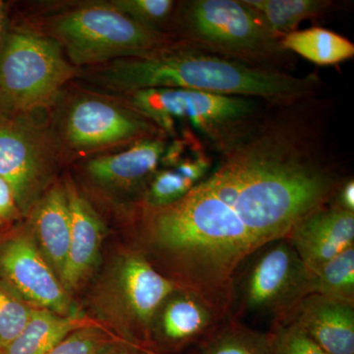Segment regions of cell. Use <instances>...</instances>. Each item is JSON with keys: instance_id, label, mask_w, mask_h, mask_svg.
Here are the masks:
<instances>
[{"instance_id": "cell-1", "label": "cell", "mask_w": 354, "mask_h": 354, "mask_svg": "<svg viewBox=\"0 0 354 354\" xmlns=\"http://www.w3.org/2000/svg\"><path fill=\"white\" fill-rule=\"evenodd\" d=\"M90 75L100 87L120 95L148 88H184L212 94L257 97L271 104L322 94L318 74L260 68L172 43L148 55L106 64Z\"/></svg>"}, {"instance_id": "cell-2", "label": "cell", "mask_w": 354, "mask_h": 354, "mask_svg": "<svg viewBox=\"0 0 354 354\" xmlns=\"http://www.w3.org/2000/svg\"><path fill=\"white\" fill-rule=\"evenodd\" d=\"M167 35L174 43L251 66L295 70V55L244 0L177 1Z\"/></svg>"}, {"instance_id": "cell-3", "label": "cell", "mask_w": 354, "mask_h": 354, "mask_svg": "<svg viewBox=\"0 0 354 354\" xmlns=\"http://www.w3.org/2000/svg\"><path fill=\"white\" fill-rule=\"evenodd\" d=\"M125 106L153 122L165 136L184 139L218 155L248 129L271 102L257 97L184 88H148L120 95Z\"/></svg>"}, {"instance_id": "cell-4", "label": "cell", "mask_w": 354, "mask_h": 354, "mask_svg": "<svg viewBox=\"0 0 354 354\" xmlns=\"http://www.w3.org/2000/svg\"><path fill=\"white\" fill-rule=\"evenodd\" d=\"M311 276L288 239L261 247L241 266L232 286L230 318L288 321L311 293Z\"/></svg>"}, {"instance_id": "cell-5", "label": "cell", "mask_w": 354, "mask_h": 354, "mask_svg": "<svg viewBox=\"0 0 354 354\" xmlns=\"http://www.w3.org/2000/svg\"><path fill=\"white\" fill-rule=\"evenodd\" d=\"M50 31L74 66L141 57L172 43L167 35L147 29L109 2L62 14L51 23Z\"/></svg>"}, {"instance_id": "cell-6", "label": "cell", "mask_w": 354, "mask_h": 354, "mask_svg": "<svg viewBox=\"0 0 354 354\" xmlns=\"http://www.w3.org/2000/svg\"><path fill=\"white\" fill-rule=\"evenodd\" d=\"M75 73L55 39L8 31L0 51V109L7 116L44 108Z\"/></svg>"}, {"instance_id": "cell-7", "label": "cell", "mask_w": 354, "mask_h": 354, "mask_svg": "<svg viewBox=\"0 0 354 354\" xmlns=\"http://www.w3.org/2000/svg\"><path fill=\"white\" fill-rule=\"evenodd\" d=\"M55 148L50 137L22 118L0 120V176L20 212L31 207L50 174Z\"/></svg>"}, {"instance_id": "cell-8", "label": "cell", "mask_w": 354, "mask_h": 354, "mask_svg": "<svg viewBox=\"0 0 354 354\" xmlns=\"http://www.w3.org/2000/svg\"><path fill=\"white\" fill-rule=\"evenodd\" d=\"M64 131L69 145L78 150L133 144L164 134L129 106L90 97L78 100L70 108Z\"/></svg>"}, {"instance_id": "cell-9", "label": "cell", "mask_w": 354, "mask_h": 354, "mask_svg": "<svg viewBox=\"0 0 354 354\" xmlns=\"http://www.w3.org/2000/svg\"><path fill=\"white\" fill-rule=\"evenodd\" d=\"M0 274L28 304L58 315L77 314L62 281L28 235H17L1 246Z\"/></svg>"}, {"instance_id": "cell-10", "label": "cell", "mask_w": 354, "mask_h": 354, "mask_svg": "<svg viewBox=\"0 0 354 354\" xmlns=\"http://www.w3.org/2000/svg\"><path fill=\"white\" fill-rule=\"evenodd\" d=\"M116 281L133 341L152 351L150 337L156 316L167 298L180 286L158 272L140 252L123 256Z\"/></svg>"}, {"instance_id": "cell-11", "label": "cell", "mask_w": 354, "mask_h": 354, "mask_svg": "<svg viewBox=\"0 0 354 354\" xmlns=\"http://www.w3.org/2000/svg\"><path fill=\"white\" fill-rule=\"evenodd\" d=\"M227 320L201 297L178 288L158 310L151 330V349L158 354L194 351Z\"/></svg>"}, {"instance_id": "cell-12", "label": "cell", "mask_w": 354, "mask_h": 354, "mask_svg": "<svg viewBox=\"0 0 354 354\" xmlns=\"http://www.w3.org/2000/svg\"><path fill=\"white\" fill-rule=\"evenodd\" d=\"M286 239L313 276L326 263L354 246V213L329 203L298 221Z\"/></svg>"}, {"instance_id": "cell-13", "label": "cell", "mask_w": 354, "mask_h": 354, "mask_svg": "<svg viewBox=\"0 0 354 354\" xmlns=\"http://www.w3.org/2000/svg\"><path fill=\"white\" fill-rule=\"evenodd\" d=\"M288 321L297 324L328 354H354V302L309 295Z\"/></svg>"}, {"instance_id": "cell-14", "label": "cell", "mask_w": 354, "mask_h": 354, "mask_svg": "<svg viewBox=\"0 0 354 354\" xmlns=\"http://www.w3.org/2000/svg\"><path fill=\"white\" fill-rule=\"evenodd\" d=\"M70 214V243L60 281L65 290L76 288L94 267L104 236V223L72 183L64 186Z\"/></svg>"}, {"instance_id": "cell-15", "label": "cell", "mask_w": 354, "mask_h": 354, "mask_svg": "<svg viewBox=\"0 0 354 354\" xmlns=\"http://www.w3.org/2000/svg\"><path fill=\"white\" fill-rule=\"evenodd\" d=\"M167 136L157 135L140 140L114 155L88 160L86 171L97 183L118 188L140 187L148 184L162 165L167 148Z\"/></svg>"}, {"instance_id": "cell-16", "label": "cell", "mask_w": 354, "mask_h": 354, "mask_svg": "<svg viewBox=\"0 0 354 354\" xmlns=\"http://www.w3.org/2000/svg\"><path fill=\"white\" fill-rule=\"evenodd\" d=\"M34 228L44 259L60 281L70 243V214L65 188L55 186L37 204Z\"/></svg>"}, {"instance_id": "cell-17", "label": "cell", "mask_w": 354, "mask_h": 354, "mask_svg": "<svg viewBox=\"0 0 354 354\" xmlns=\"http://www.w3.org/2000/svg\"><path fill=\"white\" fill-rule=\"evenodd\" d=\"M88 326L78 314L62 316L43 308H32L24 329L0 354H44L76 330Z\"/></svg>"}, {"instance_id": "cell-18", "label": "cell", "mask_w": 354, "mask_h": 354, "mask_svg": "<svg viewBox=\"0 0 354 354\" xmlns=\"http://www.w3.org/2000/svg\"><path fill=\"white\" fill-rule=\"evenodd\" d=\"M285 50L320 66L342 64L354 57V44L346 37L322 27H312L286 35Z\"/></svg>"}, {"instance_id": "cell-19", "label": "cell", "mask_w": 354, "mask_h": 354, "mask_svg": "<svg viewBox=\"0 0 354 354\" xmlns=\"http://www.w3.org/2000/svg\"><path fill=\"white\" fill-rule=\"evenodd\" d=\"M279 39L297 31L305 20L320 19L334 11L333 0H244Z\"/></svg>"}, {"instance_id": "cell-20", "label": "cell", "mask_w": 354, "mask_h": 354, "mask_svg": "<svg viewBox=\"0 0 354 354\" xmlns=\"http://www.w3.org/2000/svg\"><path fill=\"white\" fill-rule=\"evenodd\" d=\"M191 354H274L269 333L228 318Z\"/></svg>"}, {"instance_id": "cell-21", "label": "cell", "mask_w": 354, "mask_h": 354, "mask_svg": "<svg viewBox=\"0 0 354 354\" xmlns=\"http://www.w3.org/2000/svg\"><path fill=\"white\" fill-rule=\"evenodd\" d=\"M311 293L354 302V246L348 247L311 276Z\"/></svg>"}, {"instance_id": "cell-22", "label": "cell", "mask_w": 354, "mask_h": 354, "mask_svg": "<svg viewBox=\"0 0 354 354\" xmlns=\"http://www.w3.org/2000/svg\"><path fill=\"white\" fill-rule=\"evenodd\" d=\"M196 185L176 167L160 169L153 174L142 195L145 211L169 206L185 196Z\"/></svg>"}, {"instance_id": "cell-23", "label": "cell", "mask_w": 354, "mask_h": 354, "mask_svg": "<svg viewBox=\"0 0 354 354\" xmlns=\"http://www.w3.org/2000/svg\"><path fill=\"white\" fill-rule=\"evenodd\" d=\"M116 10L147 29L169 37L177 1L174 0H111ZM171 39V38H169Z\"/></svg>"}, {"instance_id": "cell-24", "label": "cell", "mask_w": 354, "mask_h": 354, "mask_svg": "<svg viewBox=\"0 0 354 354\" xmlns=\"http://www.w3.org/2000/svg\"><path fill=\"white\" fill-rule=\"evenodd\" d=\"M31 305L6 281H0V348L13 341L31 317Z\"/></svg>"}, {"instance_id": "cell-25", "label": "cell", "mask_w": 354, "mask_h": 354, "mask_svg": "<svg viewBox=\"0 0 354 354\" xmlns=\"http://www.w3.org/2000/svg\"><path fill=\"white\" fill-rule=\"evenodd\" d=\"M118 346L99 328L86 326L71 333L44 354H108Z\"/></svg>"}, {"instance_id": "cell-26", "label": "cell", "mask_w": 354, "mask_h": 354, "mask_svg": "<svg viewBox=\"0 0 354 354\" xmlns=\"http://www.w3.org/2000/svg\"><path fill=\"white\" fill-rule=\"evenodd\" d=\"M268 333L274 354H328L291 321L272 326Z\"/></svg>"}, {"instance_id": "cell-27", "label": "cell", "mask_w": 354, "mask_h": 354, "mask_svg": "<svg viewBox=\"0 0 354 354\" xmlns=\"http://www.w3.org/2000/svg\"><path fill=\"white\" fill-rule=\"evenodd\" d=\"M19 213V209L14 199L12 189L0 176V221L4 223V221L16 220Z\"/></svg>"}, {"instance_id": "cell-28", "label": "cell", "mask_w": 354, "mask_h": 354, "mask_svg": "<svg viewBox=\"0 0 354 354\" xmlns=\"http://www.w3.org/2000/svg\"><path fill=\"white\" fill-rule=\"evenodd\" d=\"M330 203L344 211L354 213V180L353 177H348L342 184L341 187L339 188Z\"/></svg>"}, {"instance_id": "cell-29", "label": "cell", "mask_w": 354, "mask_h": 354, "mask_svg": "<svg viewBox=\"0 0 354 354\" xmlns=\"http://www.w3.org/2000/svg\"><path fill=\"white\" fill-rule=\"evenodd\" d=\"M108 354H158L148 349L141 348L138 346H116L113 351H109Z\"/></svg>"}, {"instance_id": "cell-30", "label": "cell", "mask_w": 354, "mask_h": 354, "mask_svg": "<svg viewBox=\"0 0 354 354\" xmlns=\"http://www.w3.org/2000/svg\"><path fill=\"white\" fill-rule=\"evenodd\" d=\"M7 29V9L6 2L0 1V51L6 41Z\"/></svg>"}, {"instance_id": "cell-31", "label": "cell", "mask_w": 354, "mask_h": 354, "mask_svg": "<svg viewBox=\"0 0 354 354\" xmlns=\"http://www.w3.org/2000/svg\"><path fill=\"white\" fill-rule=\"evenodd\" d=\"M6 114L2 113L1 109H0V120H1V118H6Z\"/></svg>"}, {"instance_id": "cell-32", "label": "cell", "mask_w": 354, "mask_h": 354, "mask_svg": "<svg viewBox=\"0 0 354 354\" xmlns=\"http://www.w3.org/2000/svg\"><path fill=\"white\" fill-rule=\"evenodd\" d=\"M1 223H1V221H0V225H1Z\"/></svg>"}]
</instances>
